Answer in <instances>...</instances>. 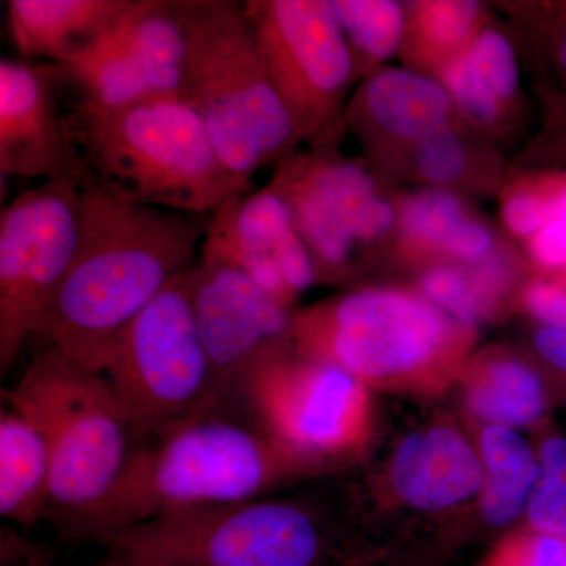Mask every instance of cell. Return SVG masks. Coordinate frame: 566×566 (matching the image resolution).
Wrapping results in <instances>:
<instances>
[{"mask_svg":"<svg viewBox=\"0 0 566 566\" xmlns=\"http://www.w3.org/2000/svg\"><path fill=\"white\" fill-rule=\"evenodd\" d=\"M480 566H566V535L517 528L499 538Z\"/></svg>","mask_w":566,"mask_h":566,"instance_id":"31","label":"cell"},{"mask_svg":"<svg viewBox=\"0 0 566 566\" xmlns=\"http://www.w3.org/2000/svg\"><path fill=\"white\" fill-rule=\"evenodd\" d=\"M338 28L352 52L357 82L385 69L400 54L406 6L394 0H329Z\"/></svg>","mask_w":566,"mask_h":566,"instance_id":"28","label":"cell"},{"mask_svg":"<svg viewBox=\"0 0 566 566\" xmlns=\"http://www.w3.org/2000/svg\"><path fill=\"white\" fill-rule=\"evenodd\" d=\"M476 450L483 469L480 513L488 526H509L526 512L538 474L536 449L513 428L483 424Z\"/></svg>","mask_w":566,"mask_h":566,"instance_id":"25","label":"cell"},{"mask_svg":"<svg viewBox=\"0 0 566 566\" xmlns=\"http://www.w3.org/2000/svg\"><path fill=\"white\" fill-rule=\"evenodd\" d=\"M457 118L441 82L409 69L385 66L360 81L353 93L345 129L360 142L371 169L395 180L417 142Z\"/></svg>","mask_w":566,"mask_h":566,"instance_id":"16","label":"cell"},{"mask_svg":"<svg viewBox=\"0 0 566 566\" xmlns=\"http://www.w3.org/2000/svg\"><path fill=\"white\" fill-rule=\"evenodd\" d=\"M534 348L553 370L566 376V327L539 324L534 333Z\"/></svg>","mask_w":566,"mask_h":566,"instance_id":"34","label":"cell"},{"mask_svg":"<svg viewBox=\"0 0 566 566\" xmlns=\"http://www.w3.org/2000/svg\"><path fill=\"white\" fill-rule=\"evenodd\" d=\"M2 398L43 434L52 463V520L73 535L120 482L136 446L132 419L106 376L44 342Z\"/></svg>","mask_w":566,"mask_h":566,"instance_id":"5","label":"cell"},{"mask_svg":"<svg viewBox=\"0 0 566 566\" xmlns=\"http://www.w3.org/2000/svg\"><path fill=\"white\" fill-rule=\"evenodd\" d=\"M395 180L423 182L428 188L458 193L501 191L502 163L494 142L457 118L417 142Z\"/></svg>","mask_w":566,"mask_h":566,"instance_id":"20","label":"cell"},{"mask_svg":"<svg viewBox=\"0 0 566 566\" xmlns=\"http://www.w3.org/2000/svg\"><path fill=\"white\" fill-rule=\"evenodd\" d=\"M406 6L401 61L406 69L438 80L486 28V10L472 0H420Z\"/></svg>","mask_w":566,"mask_h":566,"instance_id":"24","label":"cell"},{"mask_svg":"<svg viewBox=\"0 0 566 566\" xmlns=\"http://www.w3.org/2000/svg\"><path fill=\"white\" fill-rule=\"evenodd\" d=\"M137 436L221 406L186 271L129 326L104 370Z\"/></svg>","mask_w":566,"mask_h":566,"instance_id":"9","label":"cell"},{"mask_svg":"<svg viewBox=\"0 0 566 566\" xmlns=\"http://www.w3.org/2000/svg\"><path fill=\"white\" fill-rule=\"evenodd\" d=\"M270 182L292 207L316 283L353 281L392 248L398 197L365 159L342 155L337 145L294 150L275 163Z\"/></svg>","mask_w":566,"mask_h":566,"instance_id":"8","label":"cell"},{"mask_svg":"<svg viewBox=\"0 0 566 566\" xmlns=\"http://www.w3.org/2000/svg\"><path fill=\"white\" fill-rule=\"evenodd\" d=\"M117 32L153 98H181L189 54L181 0H136Z\"/></svg>","mask_w":566,"mask_h":566,"instance_id":"22","label":"cell"},{"mask_svg":"<svg viewBox=\"0 0 566 566\" xmlns=\"http://www.w3.org/2000/svg\"><path fill=\"white\" fill-rule=\"evenodd\" d=\"M73 120L87 181L115 199L208 218L252 191L230 175L199 115L181 98H153L109 114L73 111Z\"/></svg>","mask_w":566,"mask_h":566,"instance_id":"6","label":"cell"},{"mask_svg":"<svg viewBox=\"0 0 566 566\" xmlns=\"http://www.w3.org/2000/svg\"><path fill=\"white\" fill-rule=\"evenodd\" d=\"M474 214L463 193L447 189L423 186L398 197L397 230L390 248L394 259L419 271L444 263L450 241Z\"/></svg>","mask_w":566,"mask_h":566,"instance_id":"27","label":"cell"},{"mask_svg":"<svg viewBox=\"0 0 566 566\" xmlns=\"http://www.w3.org/2000/svg\"><path fill=\"white\" fill-rule=\"evenodd\" d=\"M25 566H54L41 551L31 549L25 556Z\"/></svg>","mask_w":566,"mask_h":566,"instance_id":"37","label":"cell"},{"mask_svg":"<svg viewBox=\"0 0 566 566\" xmlns=\"http://www.w3.org/2000/svg\"><path fill=\"white\" fill-rule=\"evenodd\" d=\"M475 340V327L406 286H359L293 316L297 353L338 365L370 392L422 400L460 385Z\"/></svg>","mask_w":566,"mask_h":566,"instance_id":"3","label":"cell"},{"mask_svg":"<svg viewBox=\"0 0 566 566\" xmlns=\"http://www.w3.org/2000/svg\"><path fill=\"white\" fill-rule=\"evenodd\" d=\"M524 263L512 249L480 264L439 263L420 271L417 290L436 307L475 327L494 318L523 275Z\"/></svg>","mask_w":566,"mask_h":566,"instance_id":"23","label":"cell"},{"mask_svg":"<svg viewBox=\"0 0 566 566\" xmlns=\"http://www.w3.org/2000/svg\"><path fill=\"white\" fill-rule=\"evenodd\" d=\"M324 472L275 441L244 409L216 406L137 436L120 482L71 536L107 547L155 517L266 497Z\"/></svg>","mask_w":566,"mask_h":566,"instance_id":"2","label":"cell"},{"mask_svg":"<svg viewBox=\"0 0 566 566\" xmlns=\"http://www.w3.org/2000/svg\"><path fill=\"white\" fill-rule=\"evenodd\" d=\"M460 386L465 408L485 424L520 431L542 422L549 409L542 375L534 365L509 349L474 353Z\"/></svg>","mask_w":566,"mask_h":566,"instance_id":"19","label":"cell"},{"mask_svg":"<svg viewBox=\"0 0 566 566\" xmlns=\"http://www.w3.org/2000/svg\"><path fill=\"white\" fill-rule=\"evenodd\" d=\"M390 483L403 504L442 512L479 495L483 482L479 450L452 427L406 436L390 460Z\"/></svg>","mask_w":566,"mask_h":566,"instance_id":"17","label":"cell"},{"mask_svg":"<svg viewBox=\"0 0 566 566\" xmlns=\"http://www.w3.org/2000/svg\"><path fill=\"white\" fill-rule=\"evenodd\" d=\"M0 516L22 527L52 520V463L43 434L17 409L0 412Z\"/></svg>","mask_w":566,"mask_h":566,"instance_id":"21","label":"cell"},{"mask_svg":"<svg viewBox=\"0 0 566 566\" xmlns=\"http://www.w3.org/2000/svg\"><path fill=\"white\" fill-rule=\"evenodd\" d=\"M193 312L223 406L243 408L253 374L294 348V311L237 268L199 256L191 268Z\"/></svg>","mask_w":566,"mask_h":566,"instance_id":"13","label":"cell"},{"mask_svg":"<svg viewBox=\"0 0 566 566\" xmlns=\"http://www.w3.org/2000/svg\"><path fill=\"white\" fill-rule=\"evenodd\" d=\"M538 474L526 506V527L566 535V438L549 434L536 449Z\"/></svg>","mask_w":566,"mask_h":566,"instance_id":"30","label":"cell"},{"mask_svg":"<svg viewBox=\"0 0 566 566\" xmlns=\"http://www.w3.org/2000/svg\"><path fill=\"white\" fill-rule=\"evenodd\" d=\"M62 66L74 112L109 114L153 99L117 28Z\"/></svg>","mask_w":566,"mask_h":566,"instance_id":"26","label":"cell"},{"mask_svg":"<svg viewBox=\"0 0 566 566\" xmlns=\"http://www.w3.org/2000/svg\"><path fill=\"white\" fill-rule=\"evenodd\" d=\"M95 566H153V565H142L136 564V562H129L125 560V558L111 556V554H107L106 558H103L102 562H99L98 565Z\"/></svg>","mask_w":566,"mask_h":566,"instance_id":"38","label":"cell"},{"mask_svg":"<svg viewBox=\"0 0 566 566\" xmlns=\"http://www.w3.org/2000/svg\"><path fill=\"white\" fill-rule=\"evenodd\" d=\"M539 158L566 163V96L551 106L549 128L539 145Z\"/></svg>","mask_w":566,"mask_h":566,"instance_id":"35","label":"cell"},{"mask_svg":"<svg viewBox=\"0 0 566 566\" xmlns=\"http://www.w3.org/2000/svg\"><path fill=\"white\" fill-rule=\"evenodd\" d=\"M335 553L314 510L270 497L155 517L107 546L153 566H331Z\"/></svg>","mask_w":566,"mask_h":566,"instance_id":"7","label":"cell"},{"mask_svg":"<svg viewBox=\"0 0 566 566\" xmlns=\"http://www.w3.org/2000/svg\"><path fill=\"white\" fill-rule=\"evenodd\" d=\"M244 9L301 139L338 145L357 77L329 0H248Z\"/></svg>","mask_w":566,"mask_h":566,"instance_id":"11","label":"cell"},{"mask_svg":"<svg viewBox=\"0 0 566 566\" xmlns=\"http://www.w3.org/2000/svg\"><path fill=\"white\" fill-rule=\"evenodd\" d=\"M243 408L275 441L327 472L359 460L374 441V392L338 365L294 348L253 374Z\"/></svg>","mask_w":566,"mask_h":566,"instance_id":"10","label":"cell"},{"mask_svg":"<svg viewBox=\"0 0 566 566\" xmlns=\"http://www.w3.org/2000/svg\"><path fill=\"white\" fill-rule=\"evenodd\" d=\"M82 192L76 255L39 340L104 374L137 316L199 262L207 218L125 202L91 181Z\"/></svg>","mask_w":566,"mask_h":566,"instance_id":"1","label":"cell"},{"mask_svg":"<svg viewBox=\"0 0 566 566\" xmlns=\"http://www.w3.org/2000/svg\"><path fill=\"white\" fill-rule=\"evenodd\" d=\"M526 253L536 274H556L566 271V188L549 221L527 241Z\"/></svg>","mask_w":566,"mask_h":566,"instance_id":"33","label":"cell"},{"mask_svg":"<svg viewBox=\"0 0 566 566\" xmlns=\"http://www.w3.org/2000/svg\"><path fill=\"white\" fill-rule=\"evenodd\" d=\"M136 0H9V31L22 61L69 63L114 31Z\"/></svg>","mask_w":566,"mask_h":566,"instance_id":"18","label":"cell"},{"mask_svg":"<svg viewBox=\"0 0 566 566\" xmlns=\"http://www.w3.org/2000/svg\"><path fill=\"white\" fill-rule=\"evenodd\" d=\"M546 20L551 59L566 81V3L553 9V13L547 14Z\"/></svg>","mask_w":566,"mask_h":566,"instance_id":"36","label":"cell"},{"mask_svg":"<svg viewBox=\"0 0 566 566\" xmlns=\"http://www.w3.org/2000/svg\"><path fill=\"white\" fill-rule=\"evenodd\" d=\"M82 182L41 181L0 212V371L39 338L80 243Z\"/></svg>","mask_w":566,"mask_h":566,"instance_id":"12","label":"cell"},{"mask_svg":"<svg viewBox=\"0 0 566 566\" xmlns=\"http://www.w3.org/2000/svg\"><path fill=\"white\" fill-rule=\"evenodd\" d=\"M181 7L189 39L181 99L199 115L230 175L252 189L256 170L303 139L271 81L244 3L181 0Z\"/></svg>","mask_w":566,"mask_h":566,"instance_id":"4","label":"cell"},{"mask_svg":"<svg viewBox=\"0 0 566 566\" xmlns=\"http://www.w3.org/2000/svg\"><path fill=\"white\" fill-rule=\"evenodd\" d=\"M200 255L237 268L292 311L297 297L316 283L292 207L271 182L208 216Z\"/></svg>","mask_w":566,"mask_h":566,"instance_id":"15","label":"cell"},{"mask_svg":"<svg viewBox=\"0 0 566 566\" xmlns=\"http://www.w3.org/2000/svg\"><path fill=\"white\" fill-rule=\"evenodd\" d=\"M520 304L539 324L566 327V271L536 274L526 281Z\"/></svg>","mask_w":566,"mask_h":566,"instance_id":"32","label":"cell"},{"mask_svg":"<svg viewBox=\"0 0 566 566\" xmlns=\"http://www.w3.org/2000/svg\"><path fill=\"white\" fill-rule=\"evenodd\" d=\"M69 81L59 63L0 61V174L32 180H88Z\"/></svg>","mask_w":566,"mask_h":566,"instance_id":"14","label":"cell"},{"mask_svg":"<svg viewBox=\"0 0 566 566\" xmlns=\"http://www.w3.org/2000/svg\"><path fill=\"white\" fill-rule=\"evenodd\" d=\"M566 188V170L523 175L501 189V216L505 229L527 241L545 227Z\"/></svg>","mask_w":566,"mask_h":566,"instance_id":"29","label":"cell"}]
</instances>
